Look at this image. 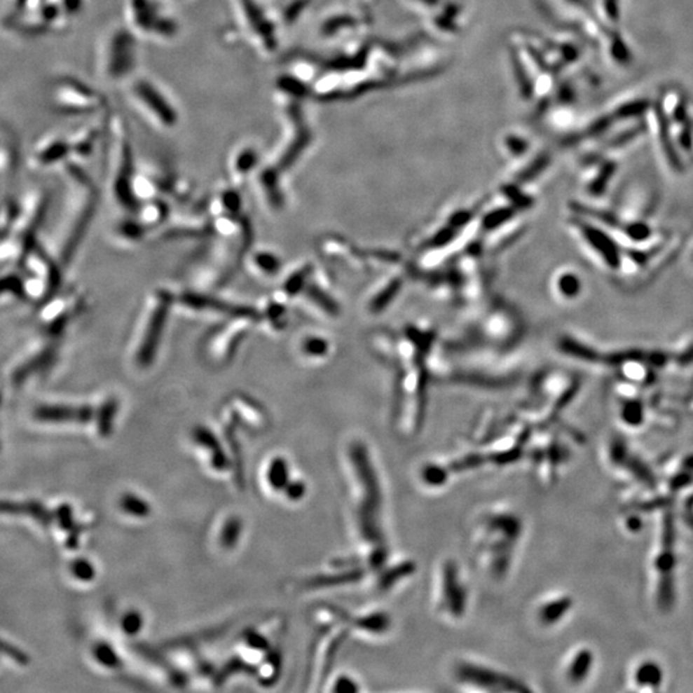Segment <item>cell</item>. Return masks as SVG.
I'll use <instances>...</instances> for the list:
<instances>
[{
	"mask_svg": "<svg viewBox=\"0 0 693 693\" xmlns=\"http://www.w3.org/2000/svg\"><path fill=\"white\" fill-rule=\"evenodd\" d=\"M352 503L350 515L361 557L369 569L378 570L389 560L385 533V490L379 466L366 443L353 441L347 452Z\"/></svg>",
	"mask_w": 693,
	"mask_h": 693,
	"instance_id": "cell-1",
	"label": "cell"
},
{
	"mask_svg": "<svg viewBox=\"0 0 693 693\" xmlns=\"http://www.w3.org/2000/svg\"><path fill=\"white\" fill-rule=\"evenodd\" d=\"M523 534V520L506 507H490L475 518L470 533L472 551L486 578L495 583L507 578Z\"/></svg>",
	"mask_w": 693,
	"mask_h": 693,
	"instance_id": "cell-2",
	"label": "cell"
},
{
	"mask_svg": "<svg viewBox=\"0 0 693 693\" xmlns=\"http://www.w3.org/2000/svg\"><path fill=\"white\" fill-rule=\"evenodd\" d=\"M43 194L30 193L17 206L15 219L0 239V266H18L36 242V234L46 214Z\"/></svg>",
	"mask_w": 693,
	"mask_h": 693,
	"instance_id": "cell-3",
	"label": "cell"
},
{
	"mask_svg": "<svg viewBox=\"0 0 693 693\" xmlns=\"http://www.w3.org/2000/svg\"><path fill=\"white\" fill-rule=\"evenodd\" d=\"M469 586L453 558H444L434 574L435 612L448 623H458L469 610Z\"/></svg>",
	"mask_w": 693,
	"mask_h": 693,
	"instance_id": "cell-4",
	"label": "cell"
},
{
	"mask_svg": "<svg viewBox=\"0 0 693 693\" xmlns=\"http://www.w3.org/2000/svg\"><path fill=\"white\" fill-rule=\"evenodd\" d=\"M452 678L464 689L486 692H528L523 680L487 664L460 659L452 666Z\"/></svg>",
	"mask_w": 693,
	"mask_h": 693,
	"instance_id": "cell-5",
	"label": "cell"
},
{
	"mask_svg": "<svg viewBox=\"0 0 693 693\" xmlns=\"http://www.w3.org/2000/svg\"><path fill=\"white\" fill-rule=\"evenodd\" d=\"M675 566H677V555H675V537H674V526L671 524V518L664 528V535L659 552L656 555L655 572L657 578V600L663 608H669L674 600L675 593Z\"/></svg>",
	"mask_w": 693,
	"mask_h": 693,
	"instance_id": "cell-6",
	"label": "cell"
},
{
	"mask_svg": "<svg viewBox=\"0 0 693 693\" xmlns=\"http://www.w3.org/2000/svg\"><path fill=\"white\" fill-rule=\"evenodd\" d=\"M31 418L40 424H64V423H88L92 412L88 407H75L69 404H40L32 409Z\"/></svg>",
	"mask_w": 693,
	"mask_h": 693,
	"instance_id": "cell-7",
	"label": "cell"
},
{
	"mask_svg": "<svg viewBox=\"0 0 693 693\" xmlns=\"http://www.w3.org/2000/svg\"><path fill=\"white\" fill-rule=\"evenodd\" d=\"M574 601L570 596L554 594L543 598L534 610L537 624L542 628H554L572 612Z\"/></svg>",
	"mask_w": 693,
	"mask_h": 693,
	"instance_id": "cell-8",
	"label": "cell"
},
{
	"mask_svg": "<svg viewBox=\"0 0 693 693\" xmlns=\"http://www.w3.org/2000/svg\"><path fill=\"white\" fill-rule=\"evenodd\" d=\"M594 666V654L591 648L579 647L568 656L564 664V679L568 685L580 686L591 677Z\"/></svg>",
	"mask_w": 693,
	"mask_h": 693,
	"instance_id": "cell-9",
	"label": "cell"
},
{
	"mask_svg": "<svg viewBox=\"0 0 693 693\" xmlns=\"http://www.w3.org/2000/svg\"><path fill=\"white\" fill-rule=\"evenodd\" d=\"M26 299L25 280L18 266H0V307Z\"/></svg>",
	"mask_w": 693,
	"mask_h": 693,
	"instance_id": "cell-10",
	"label": "cell"
},
{
	"mask_svg": "<svg viewBox=\"0 0 693 693\" xmlns=\"http://www.w3.org/2000/svg\"><path fill=\"white\" fill-rule=\"evenodd\" d=\"M352 626L362 633L366 638H380L388 634L392 628V619L383 610H370L353 617Z\"/></svg>",
	"mask_w": 693,
	"mask_h": 693,
	"instance_id": "cell-11",
	"label": "cell"
},
{
	"mask_svg": "<svg viewBox=\"0 0 693 693\" xmlns=\"http://www.w3.org/2000/svg\"><path fill=\"white\" fill-rule=\"evenodd\" d=\"M632 679L640 689L659 691L664 683L663 666L655 660H642L636 665Z\"/></svg>",
	"mask_w": 693,
	"mask_h": 693,
	"instance_id": "cell-12",
	"label": "cell"
},
{
	"mask_svg": "<svg viewBox=\"0 0 693 693\" xmlns=\"http://www.w3.org/2000/svg\"><path fill=\"white\" fill-rule=\"evenodd\" d=\"M137 95L142 97L148 107L152 108L157 115L162 117V121L166 123L175 121V116L170 109L171 107L168 108L167 103L162 100V97L153 89V86L148 84L137 85Z\"/></svg>",
	"mask_w": 693,
	"mask_h": 693,
	"instance_id": "cell-13",
	"label": "cell"
},
{
	"mask_svg": "<svg viewBox=\"0 0 693 693\" xmlns=\"http://www.w3.org/2000/svg\"><path fill=\"white\" fill-rule=\"evenodd\" d=\"M0 514L27 515L46 524H48L50 520L49 512L36 502H0Z\"/></svg>",
	"mask_w": 693,
	"mask_h": 693,
	"instance_id": "cell-14",
	"label": "cell"
},
{
	"mask_svg": "<svg viewBox=\"0 0 693 693\" xmlns=\"http://www.w3.org/2000/svg\"><path fill=\"white\" fill-rule=\"evenodd\" d=\"M288 466L284 460H276L268 472V481L274 489H282L288 483Z\"/></svg>",
	"mask_w": 693,
	"mask_h": 693,
	"instance_id": "cell-15",
	"label": "cell"
},
{
	"mask_svg": "<svg viewBox=\"0 0 693 693\" xmlns=\"http://www.w3.org/2000/svg\"><path fill=\"white\" fill-rule=\"evenodd\" d=\"M121 506L126 512H129L131 515H137V516H145L149 512L148 505L135 495H125L122 498Z\"/></svg>",
	"mask_w": 693,
	"mask_h": 693,
	"instance_id": "cell-16",
	"label": "cell"
},
{
	"mask_svg": "<svg viewBox=\"0 0 693 693\" xmlns=\"http://www.w3.org/2000/svg\"><path fill=\"white\" fill-rule=\"evenodd\" d=\"M620 3L622 0H600L603 8V17L611 22V27H617L620 22Z\"/></svg>",
	"mask_w": 693,
	"mask_h": 693,
	"instance_id": "cell-17",
	"label": "cell"
},
{
	"mask_svg": "<svg viewBox=\"0 0 693 693\" xmlns=\"http://www.w3.org/2000/svg\"><path fill=\"white\" fill-rule=\"evenodd\" d=\"M17 212V205L11 202L0 203V239L7 233L8 228L15 219Z\"/></svg>",
	"mask_w": 693,
	"mask_h": 693,
	"instance_id": "cell-18",
	"label": "cell"
},
{
	"mask_svg": "<svg viewBox=\"0 0 693 693\" xmlns=\"http://www.w3.org/2000/svg\"><path fill=\"white\" fill-rule=\"evenodd\" d=\"M94 654L97 656V660H100V664L106 665L108 668H115L120 663L118 657L112 651V648L107 647L104 645H100V646L95 648V652Z\"/></svg>",
	"mask_w": 693,
	"mask_h": 693,
	"instance_id": "cell-19",
	"label": "cell"
},
{
	"mask_svg": "<svg viewBox=\"0 0 693 693\" xmlns=\"http://www.w3.org/2000/svg\"><path fill=\"white\" fill-rule=\"evenodd\" d=\"M334 692H358L359 687L353 678L348 675H342L336 680V686L333 687Z\"/></svg>",
	"mask_w": 693,
	"mask_h": 693,
	"instance_id": "cell-20",
	"label": "cell"
},
{
	"mask_svg": "<svg viewBox=\"0 0 693 693\" xmlns=\"http://www.w3.org/2000/svg\"><path fill=\"white\" fill-rule=\"evenodd\" d=\"M142 624H143L142 617L137 612H129L122 620V626L129 634H135L137 631H140Z\"/></svg>",
	"mask_w": 693,
	"mask_h": 693,
	"instance_id": "cell-21",
	"label": "cell"
},
{
	"mask_svg": "<svg viewBox=\"0 0 693 693\" xmlns=\"http://www.w3.org/2000/svg\"><path fill=\"white\" fill-rule=\"evenodd\" d=\"M72 572L75 574V577L78 579H83V580H89L94 577V569H92V565L86 561H76L74 566H72Z\"/></svg>",
	"mask_w": 693,
	"mask_h": 693,
	"instance_id": "cell-22",
	"label": "cell"
},
{
	"mask_svg": "<svg viewBox=\"0 0 693 693\" xmlns=\"http://www.w3.org/2000/svg\"><path fill=\"white\" fill-rule=\"evenodd\" d=\"M239 532H240V524L238 520H231L229 524L225 528V532H224V543L226 546H233L236 542V538L239 535Z\"/></svg>",
	"mask_w": 693,
	"mask_h": 693,
	"instance_id": "cell-23",
	"label": "cell"
},
{
	"mask_svg": "<svg viewBox=\"0 0 693 693\" xmlns=\"http://www.w3.org/2000/svg\"><path fill=\"white\" fill-rule=\"evenodd\" d=\"M305 484L297 481V483L290 484L289 487H288V490H287V493L289 495L290 500H298V498H301L302 495H305Z\"/></svg>",
	"mask_w": 693,
	"mask_h": 693,
	"instance_id": "cell-24",
	"label": "cell"
}]
</instances>
